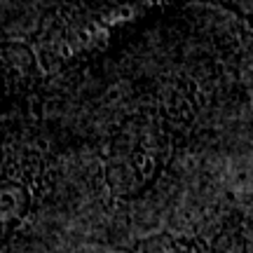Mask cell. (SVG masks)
<instances>
[{
	"label": "cell",
	"instance_id": "obj_2",
	"mask_svg": "<svg viewBox=\"0 0 253 253\" xmlns=\"http://www.w3.org/2000/svg\"><path fill=\"white\" fill-rule=\"evenodd\" d=\"M131 253H209L207 244L190 237H173V235H157L148 237L131 249Z\"/></svg>",
	"mask_w": 253,
	"mask_h": 253
},
{
	"label": "cell",
	"instance_id": "obj_1",
	"mask_svg": "<svg viewBox=\"0 0 253 253\" xmlns=\"http://www.w3.org/2000/svg\"><path fill=\"white\" fill-rule=\"evenodd\" d=\"M167 155V138L160 129L136 126L131 131H125L115 143V153L110 160V185L125 197L143 192L160 173Z\"/></svg>",
	"mask_w": 253,
	"mask_h": 253
}]
</instances>
